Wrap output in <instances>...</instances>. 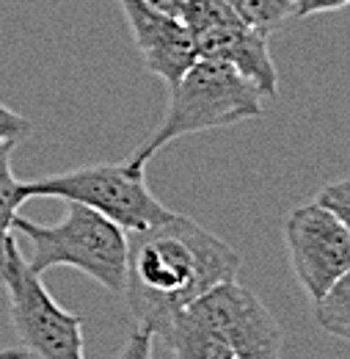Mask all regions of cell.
<instances>
[{"mask_svg": "<svg viewBox=\"0 0 350 359\" xmlns=\"http://www.w3.org/2000/svg\"><path fill=\"white\" fill-rule=\"evenodd\" d=\"M31 133H34V122L0 102V144L3 141L20 144V141H25Z\"/></svg>", "mask_w": 350, "mask_h": 359, "instance_id": "9a60e30c", "label": "cell"}, {"mask_svg": "<svg viewBox=\"0 0 350 359\" xmlns=\"http://www.w3.org/2000/svg\"><path fill=\"white\" fill-rule=\"evenodd\" d=\"M155 337L163 340L174 359H234L218 329L193 304L176 313Z\"/></svg>", "mask_w": 350, "mask_h": 359, "instance_id": "30bf717a", "label": "cell"}, {"mask_svg": "<svg viewBox=\"0 0 350 359\" xmlns=\"http://www.w3.org/2000/svg\"><path fill=\"white\" fill-rule=\"evenodd\" d=\"M28 194L31 199L55 196V199L78 202L83 208L97 210L116 226H122L125 232L149 229L172 216V210L149 191L146 169H130L127 163L83 166V169L31 180Z\"/></svg>", "mask_w": 350, "mask_h": 359, "instance_id": "277c9868", "label": "cell"}, {"mask_svg": "<svg viewBox=\"0 0 350 359\" xmlns=\"http://www.w3.org/2000/svg\"><path fill=\"white\" fill-rule=\"evenodd\" d=\"M146 3H152L155 8L169 11V14H174V17H179V11H182V0H146Z\"/></svg>", "mask_w": 350, "mask_h": 359, "instance_id": "ac0fdd59", "label": "cell"}, {"mask_svg": "<svg viewBox=\"0 0 350 359\" xmlns=\"http://www.w3.org/2000/svg\"><path fill=\"white\" fill-rule=\"evenodd\" d=\"M220 337L229 343L234 359H281V329L273 313L248 287L220 282L210 293L193 302Z\"/></svg>", "mask_w": 350, "mask_h": 359, "instance_id": "ba28073f", "label": "cell"}, {"mask_svg": "<svg viewBox=\"0 0 350 359\" xmlns=\"http://www.w3.org/2000/svg\"><path fill=\"white\" fill-rule=\"evenodd\" d=\"M119 6L130 22L144 67L163 83H169V89L176 86L179 78L199 58L185 22L169 11L155 8L146 0H119Z\"/></svg>", "mask_w": 350, "mask_h": 359, "instance_id": "9c48e42d", "label": "cell"}, {"mask_svg": "<svg viewBox=\"0 0 350 359\" xmlns=\"http://www.w3.org/2000/svg\"><path fill=\"white\" fill-rule=\"evenodd\" d=\"M350 6V0H326L323 6H320V14H326V11H340V8H345Z\"/></svg>", "mask_w": 350, "mask_h": 359, "instance_id": "d6986e66", "label": "cell"}, {"mask_svg": "<svg viewBox=\"0 0 350 359\" xmlns=\"http://www.w3.org/2000/svg\"><path fill=\"white\" fill-rule=\"evenodd\" d=\"M17 144L3 141L0 144V276L6 266V243L11 241V224L20 216V208L31 199L28 182L14 177L11 172V152Z\"/></svg>", "mask_w": 350, "mask_h": 359, "instance_id": "8fae6325", "label": "cell"}, {"mask_svg": "<svg viewBox=\"0 0 350 359\" xmlns=\"http://www.w3.org/2000/svg\"><path fill=\"white\" fill-rule=\"evenodd\" d=\"M11 229L31 241L34 252L28 266L36 276L58 266H69L83 271L111 293L125 290L127 232L97 210L78 202H66V213L55 224H39L17 216Z\"/></svg>", "mask_w": 350, "mask_h": 359, "instance_id": "3957f363", "label": "cell"}, {"mask_svg": "<svg viewBox=\"0 0 350 359\" xmlns=\"http://www.w3.org/2000/svg\"><path fill=\"white\" fill-rule=\"evenodd\" d=\"M284 241L298 282L317 304L350 269L348 229L328 208L309 202L284 219Z\"/></svg>", "mask_w": 350, "mask_h": 359, "instance_id": "52a82bcc", "label": "cell"}, {"mask_svg": "<svg viewBox=\"0 0 350 359\" xmlns=\"http://www.w3.org/2000/svg\"><path fill=\"white\" fill-rule=\"evenodd\" d=\"M240 255L193 222L172 213L166 222L127 232L125 299L138 326L155 334L220 282L237 279Z\"/></svg>", "mask_w": 350, "mask_h": 359, "instance_id": "6da1fadb", "label": "cell"}, {"mask_svg": "<svg viewBox=\"0 0 350 359\" xmlns=\"http://www.w3.org/2000/svg\"><path fill=\"white\" fill-rule=\"evenodd\" d=\"M0 359H31V357L25 354V348H3Z\"/></svg>", "mask_w": 350, "mask_h": 359, "instance_id": "ffe728a7", "label": "cell"}, {"mask_svg": "<svg viewBox=\"0 0 350 359\" xmlns=\"http://www.w3.org/2000/svg\"><path fill=\"white\" fill-rule=\"evenodd\" d=\"M262 91L237 69L218 61L196 58L179 83L172 86V102L160 125L144 144L132 149L125 163L130 169H146V163L176 138L257 119L262 116Z\"/></svg>", "mask_w": 350, "mask_h": 359, "instance_id": "7a4b0ae2", "label": "cell"}, {"mask_svg": "<svg viewBox=\"0 0 350 359\" xmlns=\"http://www.w3.org/2000/svg\"><path fill=\"white\" fill-rule=\"evenodd\" d=\"M314 307H317V313H314L317 323L328 334L350 343V269L334 282V287Z\"/></svg>", "mask_w": 350, "mask_h": 359, "instance_id": "4fadbf2b", "label": "cell"}, {"mask_svg": "<svg viewBox=\"0 0 350 359\" xmlns=\"http://www.w3.org/2000/svg\"><path fill=\"white\" fill-rule=\"evenodd\" d=\"M0 282L8 296V320L31 359H86L83 318L61 310L42 285L14 238L6 243Z\"/></svg>", "mask_w": 350, "mask_h": 359, "instance_id": "5b68a950", "label": "cell"}, {"mask_svg": "<svg viewBox=\"0 0 350 359\" xmlns=\"http://www.w3.org/2000/svg\"><path fill=\"white\" fill-rule=\"evenodd\" d=\"M326 0H298L295 6V17H312V14H320V6Z\"/></svg>", "mask_w": 350, "mask_h": 359, "instance_id": "e0dca14e", "label": "cell"}, {"mask_svg": "<svg viewBox=\"0 0 350 359\" xmlns=\"http://www.w3.org/2000/svg\"><path fill=\"white\" fill-rule=\"evenodd\" d=\"M182 3H185V0H182Z\"/></svg>", "mask_w": 350, "mask_h": 359, "instance_id": "44dd1931", "label": "cell"}, {"mask_svg": "<svg viewBox=\"0 0 350 359\" xmlns=\"http://www.w3.org/2000/svg\"><path fill=\"white\" fill-rule=\"evenodd\" d=\"M152 343H155V332L149 326H138L127 334L116 359H155L152 357Z\"/></svg>", "mask_w": 350, "mask_h": 359, "instance_id": "2e32d148", "label": "cell"}, {"mask_svg": "<svg viewBox=\"0 0 350 359\" xmlns=\"http://www.w3.org/2000/svg\"><path fill=\"white\" fill-rule=\"evenodd\" d=\"M314 202H320L323 208H328L342 222V226L348 229L350 235V177L328 182L326 188H320V194H317Z\"/></svg>", "mask_w": 350, "mask_h": 359, "instance_id": "5bb4252c", "label": "cell"}, {"mask_svg": "<svg viewBox=\"0 0 350 359\" xmlns=\"http://www.w3.org/2000/svg\"><path fill=\"white\" fill-rule=\"evenodd\" d=\"M229 8L257 34L270 39L290 17H295L298 0H226Z\"/></svg>", "mask_w": 350, "mask_h": 359, "instance_id": "7c38bea8", "label": "cell"}, {"mask_svg": "<svg viewBox=\"0 0 350 359\" xmlns=\"http://www.w3.org/2000/svg\"><path fill=\"white\" fill-rule=\"evenodd\" d=\"M179 20L185 22L199 58L237 69L262 91V97L279 94V75L267 39L248 28L226 0H185Z\"/></svg>", "mask_w": 350, "mask_h": 359, "instance_id": "8992f818", "label": "cell"}]
</instances>
